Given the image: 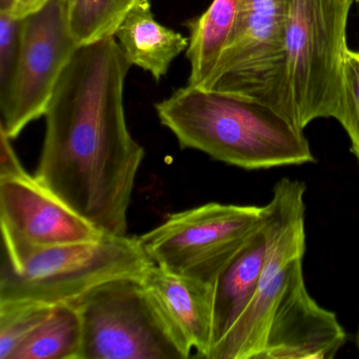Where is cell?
Returning a JSON list of instances; mask_svg holds the SVG:
<instances>
[{
	"mask_svg": "<svg viewBox=\"0 0 359 359\" xmlns=\"http://www.w3.org/2000/svg\"><path fill=\"white\" fill-rule=\"evenodd\" d=\"M140 280L196 357L209 359L213 348V285L154 264Z\"/></svg>",
	"mask_w": 359,
	"mask_h": 359,
	"instance_id": "cell-11",
	"label": "cell"
},
{
	"mask_svg": "<svg viewBox=\"0 0 359 359\" xmlns=\"http://www.w3.org/2000/svg\"><path fill=\"white\" fill-rule=\"evenodd\" d=\"M355 344H356L357 348L359 351V327L358 331H357L356 336H355Z\"/></svg>",
	"mask_w": 359,
	"mask_h": 359,
	"instance_id": "cell-23",
	"label": "cell"
},
{
	"mask_svg": "<svg viewBox=\"0 0 359 359\" xmlns=\"http://www.w3.org/2000/svg\"><path fill=\"white\" fill-rule=\"evenodd\" d=\"M154 107L180 148L215 161L245 170L315 161L304 131L262 102L188 85Z\"/></svg>",
	"mask_w": 359,
	"mask_h": 359,
	"instance_id": "cell-3",
	"label": "cell"
},
{
	"mask_svg": "<svg viewBox=\"0 0 359 359\" xmlns=\"http://www.w3.org/2000/svg\"><path fill=\"white\" fill-rule=\"evenodd\" d=\"M69 30L66 0H49L22 18L20 60L9 97L0 104L1 123L10 140L45 116L65 69L79 50Z\"/></svg>",
	"mask_w": 359,
	"mask_h": 359,
	"instance_id": "cell-9",
	"label": "cell"
},
{
	"mask_svg": "<svg viewBox=\"0 0 359 359\" xmlns=\"http://www.w3.org/2000/svg\"><path fill=\"white\" fill-rule=\"evenodd\" d=\"M287 16L289 0H241L232 37L203 89L262 102L298 128L287 83Z\"/></svg>",
	"mask_w": 359,
	"mask_h": 359,
	"instance_id": "cell-7",
	"label": "cell"
},
{
	"mask_svg": "<svg viewBox=\"0 0 359 359\" xmlns=\"http://www.w3.org/2000/svg\"><path fill=\"white\" fill-rule=\"evenodd\" d=\"M26 171L4 130L0 129V177L18 175Z\"/></svg>",
	"mask_w": 359,
	"mask_h": 359,
	"instance_id": "cell-20",
	"label": "cell"
},
{
	"mask_svg": "<svg viewBox=\"0 0 359 359\" xmlns=\"http://www.w3.org/2000/svg\"><path fill=\"white\" fill-rule=\"evenodd\" d=\"M304 193L299 180L275 184L264 205L266 254L257 291L209 359H333L346 342L335 313L319 306L304 283Z\"/></svg>",
	"mask_w": 359,
	"mask_h": 359,
	"instance_id": "cell-2",
	"label": "cell"
},
{
	"mask_svg": "<svg viewBox=\"0 0 359 359\" xmlns=\"http://www.w3.org/2000/svg\"><path fill=\"white\" fill-rule=\"evenodd\" d=\"M131 65L116 37L79 48L46 111L35 177L106 234L128 235V211L144 149L123 104Z\"/></svg>",
	"mask_w": 359,
	"mask_h": 359,
	"instance_id": "cell-1",
	"label": "cell"
},
{
	"mask_svg": "<svg viewBox=\"0 0 359 359\" xmlns=\"http://www.w3.org/2000/svg\"><path fill=\"white\" fill-rule=\"evenodd\" d=\"M353 3H359V0H352Z\"/></svg>",
	"mask_w": 359,
	"mask_h": 359,
	"instance_id": "cell-24",
	"label": "cell"
},
{
	"mask_svg": "<svg viewBox=\"0 0 359 359\" xmlns=\"http://www.w3.org/2000/svg\"><path fill=\"white\" fill-rule=\"evenodd\" d=\"M83 323L81 359H187L192 348L137 277L113 279L72 302Z\"/></svg>",
	"mask_w": 359,
	"mask_h": 359,
	"instance_id": "cell-6",
	"label": "cell"
},
{
	"mask_svg": "<svg viewBox=\"0 0 359 359\" xmlns=\"http://www.w3.org/2000/svg\"><path fill=\"white\" fill-rule=\"evenodd\" d=\"M53 308L39 302H0V359H9Z\"/></svg>",
	"mask_w": 359,
	"mask_h": 359,
	"instance_id": "cell-17",
	"label": "cell"
},
{
	"mask_svg": "<svg viewBox=\"0 0 359 359\" xmlns=\"http://www.w3.org/2000/svg\"><path fill=\"white\" fill-rule=\"evenodd\" d=\"M264 219V207L209 203L171 214L138 239L153 264L214 285Z\"/></svg>",
	"mask_w": 359,
	"mask_h": 359,
	"instance_id": "cell-8",
	"label": "cell"
},
{
	"mask_svg": "<svg viewBox=\"0 0 359 359\" xmlns=\"http://www.w3.org/2000/svg\"><path fill=\"white\" fill-rule=\"evenodd\" d=\"M137 0H66L69 30L79 48L115 36Z\"/></svg>",
	"mask_w": 359,
	"mask_h": 359,
	"instance_id": "cell-16",
	"label": "cell"
},
{
	"mask_svg": "<svg viewBox=\"0 0 359 359\" xmlns=\"http://www.w3.org/2000/svg\"><path fill=\"white\" fill-rule=\"evenodd\" d=\"M22 18L0 12V104L9 97L20 60Z\"/></svg>",
	"mask_w": 359,
	"mask_h": 359,
	"instance_id": "cell-19",
	"label": "cell"
},
{
	"mask_svg": "<svg viewBox=\"0 0 359 359\" xmlns=\"http://www.w3.org/2000/svg\"><path fill=\"white\" fill-rule=\"evenodd\" d=\"M352 0H289L285 58L298 128L336 119L342 96Z\"/></svg>",
	"mask_w": 359,
	"mask_h": 359,
	"instance_id": "cell-5",
	"label": "cell"
},
{
	"mask_svg": "<svg viewBox=\"0 0 359 359\" xmlns=\"http://www.w3.org/2000/svg\"><path fill=\"white\" fill-rule=\"evenodd\" d=\"M351 140V151L359 163V52L348 48L344 56L342 96L336 117Z\"/></svg>",
	"mask_w": 359,
	"mask_h": 359,
	"instance_id": "cell-18",
	"label": "cell"
},
{
	"mask_svg": "<svg viewBox=\"0 0 359 359\" xmlns=\"http://www.w3.org/2000/svg\"><path fill=\"white\" fill-rule=\"evenodd\" d=\"M49 0H15L11 15L16 18H25L45 7Z\"/></svg>",
	"mask_w": 359,
	"mask_h": 359,
	"instance_id": "cell-21",
	"label": "cell"
},
{
	"mask_svg": "<svg viewBox=\"0 0 359 359\" xmlns=\"http://www.w3.org/2000/svg\"><path fill=\"white\" fill-rule=\"evenodd\" d=\"M266 254V237L262 226L218 274L213 285V348L255 295Z\"/></svg>",
	"mask_w": 359,
	"mask_h": 359,
	"instance_id": "cell-12",
	"label": "cell"
},
{
	"mask_svg": "<svg viewBox=\"0 0 359 359\" xmlns=\"http://www.w3.org/2000/svg\"><path fill=\"white\" fill-rule=\"evenodd\" d=\"M151 264L138 237L128 235L37 249L15 262L3 260L0 302L72 304L113 279L140 278Z\"/></svg>",
	"mask_w": 359,
	"mask_h": 359,
	"instance_id": "cell-4",
	"label": "cell"
},
{
	"mask_svg": "<svg viewBox=\"0 0 359 359\" xmlns=\"http://www.w3.org/2000/svg\"><path fill=\"white\" fill-rule=\"evenodd\" d=\"M115 37L130 65L150 73L156 81L189 46V39L155 20L149 0L136 1Z\"/></svg>",
	"mask_w": 359,
	"mask_h": 359,
	"instance_id": "cell-13",
	"label": "cell"
},
{
	"mask_svg": "<svg viewBox=\"0 0 359 359\" xmlns=\"http://www.w3.org/2000/svg\"><path fill=\"white\" fill-rule=\"evenodd\" d=\"M0 222L3 260L9 262L37 249L106 235L27 171L0 177Z\"/></svg>",
	"mask_w": 359,
	"mask_h": 359,
	"instance_id": "cell-10",
	"label": "cell"
},
{
	"mask_svg": "<svg viewBox=\"0 0 359 359\" xmlns=\"http://www.w3.org/2000/svg\"><path fill=\"white\" fill-rule=\"evenodd\" d=\"M241 0H213L207 11L186 22L190 37L187 58L191 72L188 85L205 88L217 68L238 16Z\"/></svg>",
	"mask_w": 359,
	"mask_h": 359,
	"instance_id": "cell-14",
	"label": "cell"
},
{
	"mask_svg": "<svg viewBox=\"0 0 359 359\" xmlns=\"http://www.w3.org/2000/svg\"><path fill=\"white\" fill-rule=\"evenodd\" d=\"M81 348L83 323L79 310L70 304H57L9 359H81Z\"/></svg>",
	"mask_w": 359,
	"mask_h": 359,
	"instance_id": "cell-15",
	"label": "cell"
},
{
	"mask_svg": "<svg viewBox=\"0 0 359 359\" xmlns=\"http://www.w3.org/2000/svg\"><path fill=\"white\" fill-rule=\"evenodd\" d=\"M14 5H15V0H0V12L11 14Z\"/></svg>",
	"mask_w": 359,
	"mask_h": 359,
	"instance_id": "cell-22",
	"label": "cell"
}]
</instances>
